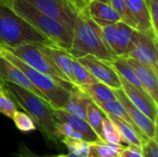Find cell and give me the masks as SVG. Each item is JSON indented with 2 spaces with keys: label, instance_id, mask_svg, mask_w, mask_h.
<instances>
[{
  "label": "cell",
  "instance_id": "6da1fadb",
  "mask_svg": "<svg viewBox=\"0 0 158 157\" xmlns=\"http://www.w3.org/2000/svg\"><path fill=\"white\" fill-rule=\"evenodd\" d=\"M2 86L13 102L31 118L37 129L43 133L46 143L59 149L61 142L56 132L57 119L54 116L52 105L17 84L2 82Z\"/></svg>",
  "mask_w": 158,
  "mask_h": 157
},
{
  "label": "cell",
  "instance_id": "7a4b0ae2",
  "mask_svg": "<svg viewBox=\"0 0 158 157\" xmlns=\"http://www.w3.org/2000/svg\"><path fill=\"white\" fill-rule=\"evenodd\" d=\"M68 52L76 59L86 55H92L111 62L116 56L106 44L100 27L91 19L87 5L78 14L72 30L71 46Z\"/></svg>",
  "mask_w": 158,
  "mask_h": 157
},
{
  "label": "cell",
  "instance_id": "3957f363",
  "mask_svg": "<svg viewBox=\"0 0 158 157\" xmlns=\"http://www.w3.org/2000/svg\"><path fill=\"white\" fill-rule=\"evenodd\" d=\"M26 43H54L31 26L10 6L7 0H0V45L13 48Z\"/></svg>",
  "mask_w": 158,
  "mask_h": 157
},
{
  "label": "cell",
  "instance_id": "277c9868",
  "mask_svg": "<svg viewBox=\"0 0 158 157\" xmlns=\"http://www.w3.org/2000/svg\"><path fill=\"white\" fill-rule=\"evenodd\" d=\"M10 6L31 26L48 38L55 46L69 51L71 46L72 31L47 16L26 0H7Z\"/></svg>",
  "mask_w": 158,
  "mask_h": 157
},
{
  "label": "cell",
  "instance_id": "5b68a950",
  "mask_svg": "<svg viewBox=\"0 0 158 157\" xmlns=\"http://www.w3.org/2000/svg\"><path fill=\"white\" fill-rule=\"evenodd\" d=\"M0 53L12 62L15 66L20 68L30 81L47 98L52 107L62 108L66 101L68 100L70 91L63 87L60 83L55 81L53 78L36 70L31 66L27 65L21 59L14 56L11 52L0 45Z\"/></svg>",
  "mask_w": 158,
  "mask_h": 157
},
{
  "label": "cell",
  "instance_id": "8992f818",
  "mask_svg": "<svg viewBox=\"0 0 158 157\" xmlns=\"http://www.w3.org/2000/svg\"><path fill=\"white\" fill-rule=\"evenodd\" d=\"M6 49L11 52L19 59H21L27 65L53 78L55 81H56L69 91H72L78 88L69 81V79L64 75V73L57 68L55 62L51 59V57H49L44 52H43L38 44L26 43L17 47Z\"/></svg>",
  "mask_w": 158,
  "mask_h": 157
},
{
  "label": "cell",
  "instance_id": "52a82bcc",
  "mask_svg": "<svg viewBox=\"0 0 158 157\" xmlns=\"http://www.w3.org/2000/svg\"><path fill=\"white\" fill-rule=\"evenodd\" d=\"M38 10L57 20L65 27L73 30L76 19L86 4L78 0H26Z\"/></svg>",
  "mask_w": 158,
  "mask_h": 157
},
{
  "label": "cell",
  "instance_id": "ba28073f",
  "mask_svg": "<svg viewBox=\"0 0 158 157\" xmlns=\"http://www.w3.org/2000/svg\"><path fill=\"white\" fill-rule=\"evenodd\" d=\"M157 53V41L138 30H134L129 49L123 56L137 60L158 74Z\"/></svg>",
  "mask_w": 158,
  "mask_h": 157
},
{
  "label": "cell",
  "instance_id": "9c48e42d",
  "mask_svg": "<svg viewBox=\"0 0 158 157\" xmlns=\"http://www.w3.org/2000/svg\"><path fill=\"white\" fill-rule=\"evenodd\" d=\"M77 59L90 70L98 81L106 84L114 90L121 89L119 75L110 62L100 59L92 55H86Z\"/></svg>",
  "mask_w": 158,
  "mask_h": 157
},
{
  "label": "cell",
  "instance_id": "30bf717a",
  "mask_svg": "<svg viewBox=\"0 0 158 157\" xmlns=\"http://www.w3.org/2000/svg\"><path fill=\"white\" fill-rule=\"evenodd\" d=\"M117 100L122 105L129 117L141 131V133L148 139H157V123L151 120L140 109H138L126 96L122 89L114 90Z\"/></svg>",
  "mask_w": 158,
  "mask_h": 157
},
{
  "label": "cell",
  "instance_id": "8fae6325",
  "mask_svg": "<svg viewBox=\"0 0 158 157\" xmlns=\"http://www.w3.org/2000/svg\"><path fill=\"white\" fill-rule=\"evenodd\" d=\"M121 89L129 100L151 120L157 123L158 104L143 89H140L120 77Z\"/></svg>",
  "mask_w": 158,
  "mask_h": 157
},
{
  "label": "cell",
  "instance_id": "7c38bea8",
  "mask_svg": "<svg viewBox=\"0 0 158 157\" xmlns=\"http://www.w3.org/2000/svg\"><path fill=\"white\" fill-rule=\"evenodd\" d=\"M0 81L1 82H11L17 84L32 93L36 94L45 102H48L47 98L30 81V80L26 77L23 71L15 66L12 62H10L7 58H6L0 53Z\"/></svg>",
  "mask_w": 158,
  "mask_h": 157
},
{
  "label": "cell",
  "instance_id": "4fadbf2b",
  "mask_svg": "<svg viewBox=\"0 0 158 157\" xmlns=\"http://www.w3.org/2000/svg\"><path fill=\"white\" fill-rule=\"evenodd\" d=\"M43 52H44L55 62L57 68L64 73L69 81L77 87L74 73H73V60L75 59L68 51L55 45L38 44Z\"/></svg>",
  "mask_w": 158,
  "mask_h": 157
},
{
  "label": "cell",
  "instance_id": "5bb4252c",
  "mask_svg": "<svg viewBox=\"0 0 158 157\" xmlns=\"http://www.w3.org/2000/svg\"><path fill=\"white\" fill-rule=\"evenodd\" d=\"M132 16L137 21L138 31L149 35L158 42V35L156 33L151 20L150 12L145 0H125Z\"/></svg>",
  "mask_w": 158,
  "mask_h": 157
},
{
  "label": "cell",
  "instance_id": "9a60e30c",
  "mask_svg": "<svg viewBox=\"0 0 158 157\" xmlns=\"http://www.w3.org/2000/svg\"><path fill=\"white\" fill-rule=\"evenodd\" d=\"M53 113H54L55 118L57 120L69 124L71 126V128L76 132L81 134L85 141H87L89 143L101 141L100 138L94 131V130L90 127V125L88 124V122L86 120H84L79 117H76L74 115H71L62 108L53 107Z\"/></svg>",
  "mask_w": 158,
  "mask_h": 157
},
{
  "label": "cell",
  "instance_id": "2e32d148",
  "mask_svg": "<svg viewBox=\"0 0 158 157\" xmlns=\"http://www.w3.org/2000/svg\"><path fill=\"white\" fill-rule=\"evenodd\" d=\"M127 60L135 71L143 90L158 104L157 73H156L151 68L138 62L133 58L127 57Z\"/></svg>",
  "mask_w": 158,
  "mask_h": 157
},
{
  "label": "cell",
  "instance_id": "e0dca14e",
  "mask_svg": "<svg viewBox=\"0 0 158 157\" xmlns=\"http://www.w3.org/2000/svg\"><path fill=\"white\" fill-rule=\"evenodd\" d=\"M91 19L100 27L114 24L121 20L118 13L109 5L99 0H92L87 4Z\"/></svg>",
  "mask_w": 158,
  "mask_h": 157
},
{
  "label": "cell",
  "instance_id": "ac0fdd59",
  "mask_svg": "<svg viewBox=\"0 0 158 157\" xmlns=\"http://www.w3.org/2000/svg\"><path fill=\"white\" fill-rule=\"evenodd\" d=\"M91 99L81 90L76 88L70 91V94L64 104L62 109L71 115L86 120V109Z\"/></svg>",
  "mask_w": 158,
  "mask_h": 157
},
{
  "label": "cell",
  "instance_id": "d6986e66",
  "mask_svg": "<svg viewBox=\"0 0 158 157\" xmlns=\"http://www.w3.org/2000/svg\"><path fill=\"white\" fill-rule=\"evenodd\" d=\"M79 89L81 90L86 95H88L89 98L95 104L108 103L117 100L114 89L100 81L81 86Z\"/></svg>",
  "mask_w": 158,
  "mask_h": 157
},
{
  "label": "cell",
  "instance_id": "ffe728a7",
  "mask_svg": "<svg viewBox=\"0 0 158 157\" xmlns=\"http://www.w3.org/2000/svg\"><path fill=\"white\" fill-rule=\"evenodd\" d=\"M134 30L135 29L126 24L122 20L117 22V31L114 46V54L116 55V56H121L126 55Z\"/></svg>",
  "mask_w": 158,
  "mask_h": 157
},
{
  "label": "cell",
  "instance_id": "44dd1931",
  "mask_svg": "<svg viewBox=\"0 0 158 157\" xmlns=\"http://www.w3.org/2000/svg\"><path fill=\"white\" fill-rule=\"evenodd\" d=\"M107 116L111 118V120L115 123V125L118 129L125 143H127L129 145H134V146L143 148V142H145L148 138L143 136L141 133L136 131L131 126H130L123 120H121L116 117L110 116V115H107Z\"/></svg>",
  "mask_w": 158,
  "mask_h": 157
},
{
  "label": "cell",
  "instance_id": "7402d4cb",
  "mask_svg": "<svg viewBox=\"0 0 158 157\" xmlns=\"http://www.w3.org/2000/svg\"><path fill=\"white\" fill-rule=\"evenodd\" d=\"M110 64L113 66V68L116 69L118 74L122 77L124 80L129 81L131 84L143 89V85L141 84L135 71L133 70L132 67L130 65V63L127 60V57L121 56H115L114 59L110 62Z\"/></svg>",
  "mask_w": 158,
  "mask_h": 157
},
{
  "label": "cell",
  "instance_id": "603a6c76",
  "mask_svg": "<svg viewBox=\"0 0 158 157\" xmlns=\"http://www.w3.org/2000/svg\"><path fill=\"white\" fill-rule=\"evenodd\" d=\"M124 146L103 141L90 143L88 157H118Z\"/></svg>",
  "mask_w": 158,
  "mask_h": 157
},
{
  "label": "cell",
  "instance_id": "cb8c5ba5",
  "mask_svg": "<svg viewBox=\"0 0 158 157\" xmlns=\"http://www.w3.org/2000/svg\"><path fill=\"white\" fill-rule=\"evenodd\" d=\"M105 112L92 100L89 102L86 109V121L94 131L97 134L101 141H103V117ZM104 142V141H103Z\"/></svg>",
  "mask_w": 158,
  "mask_h": 157
},
{
  "label": "cell",
  "instance_id": "d4e9b609",
  "mask_svg": "<svg viewBox=\"0 0 158 157\" xmlns=\"http://www.w3.org/2000/svg\"><path fill=\"white\" fill-rule=\"evenodd\" d=\"M106 114L116 117L121 120H123L124 122H126L127 124H129L130 126H131L136 131H138L139 133H141V131L138 130V128L135 126V124L132 122V120L131 119V118L129 117L128 113L126 112L125 108L122 106V105L118 101H111L108 103H103V104H96ZM142 134V133H141ZM143 135V134H142Z\"/></svg>",
  "mask_w": 158,
  "mask_h": 157
},
{
  "label": "cell",
  "instance_id": "484cf974",
  "mask_svg": "<svg viewBox=\"0 0 158 157\" xmlns=\"http://www.w3.org/2000/svg\"><path fill=\"white\" fill-rule=\"evenodd\" d=\"M61 143H63L68 148V154L66 155L69 157H88L90 143L75 138L64 137L61 138Z\"/></svg>",
  "mask_w": 158,
  "mask_h": 157
},
{
  "label": "cell",
  "instance_id": "4316f807",
  "mask_svg": "<svg viewBox=\"0 0 158 157\" xmlns=\"http://www.w3.org/2000/svg\"><path fill=\"white\" fill-rule=\"evenodd\" d=\"M103 141L110 143L123 144L125 143L118 129L111 118L105 113L103 117Z\"/></svg>",
  "mask_w": 158,
  "mask_h": 157
},
{
  "label": "cell",
  "instance_id": "83f0119b",
  "mask_svg": "<svg viewBox=\"0 0 158 157\" xmlns=\"http://www.w3.org/2000/svg\"><path fill=\"white\" fill-rule=\"evenodd\" d=\"M72 64L74 78L78 88L83 85H88L98 81V80L90 72V70L85 66H83L78 59L75 58Z\"/></svg>",
  "mask_w": 158,
  "mask_h": 157
},
{
  "label": "cell",
  "instance_id": "f1b7e54d",
  "mask_svg": "<svg viewBox=\"0 0 158 157\" xmlns=\"http://www.w3.org/2000/svg\"><path fill=\"white\" fill-rule=\"evenodd\" d=\"M105 3L109 4L120 16L121 20L130 25L135 30H138V24L131 12L130 11L125 0H105Z\"/></svg>",
  "mask_w": 158,
  "mask_h": 157
},
{
  "label": "cell",
  "instance_id": "f546056e",
  "mask_svg": "<svg viewBox=\"0 0 158 157\" xmlns=\"http://www.w3.org/2000/svg\"><path fill=\"white\" fill-rule=\"evenodd\" d=\"M16 128L22 132H30L37 130V127L31 118L24 112L16 111L12 118Z\"/></svg>",
  "mask_w": 158,
  "mask_h": 157
},
{
  "label": "cell",
  "instance_id": "4dcf8cb0",
  "mask_svg": "<svg viewBox=\"0 0 158 157\" xmlns=\"http://www.w3.org/2000/svg\"><path fill=\"white\" fill-rule=\"evenodd\" d=\"M16 111H17L16 104L8 96V94L6 93V92L4 90L2 86V82H0V113L12 119Z\"/></svg>",
  "mask_w": 158,
  "mask_h": 157
},
{
  "label": "cell",
  "instance_id": "1f68e13d",
  "mask_svg": "<svg viewBox=\"0 0 158 157\" xmlns=\"http://www.w3.org/2000/svg\"><path fill=\"white\" fill-rule=\"evenodd\" d=\"M100 31H101L102 37H103L106 44L114 53L115 37H116V31H117V23L109 24V25H106V26H102V27H100Z\"/></svg>",
  "mask_w": 158,
  "mask_h": 157
},
{
  "label": "cell",
  "instance_id": "d6a6232c",
  "mask_svg": "<svg viewBox=\"0 0 158 157\" xmlns=\"http://www.w3.org/2000/svg\"><path fill=\"white\" fill-rule=\"evenodd\" d=\"M144 157H158L157 139H147L143 144Z\"/></svg>",
  "mask_w": 158,
  "mask_h": 157
},
{
  "label": "cell",
  "instance_id": "836d02e7",
  "mask_svg": "<svg viewBox=\"0 0 158 157\" xmlns=\"http://www.w3.org/2000/svg\"><path fill=\"white\" fill-rule=\"evenodd\" d=\"M15 157H69L67 156L64 154H60V155H38L35 153H33L32 151H31V149L25 145V144H20L18 151L15 153L14 155Z\"/></svg>",
  "mask_w": 158,
  "mask_h": 157
},
{
  "label": "cell",
  "instance_id": "e575fe53",
  "mask_svg": "<svg viewBox=\"0 0 158 157\" xmlns=\"http://www.w3.org/2000/svg\"><path fill=\"white\" fill-rule=\"evenodd\" d=\"M148 9L150 12L153 28L158 35V0H148Z\"/></svg>",
  "mask_w": 158,
  "mask_h": 157
},
{
  "label": "cell",
  "instance_id": "d590c367",
  "mask_svg": "<svg viewBox=\"0 0 158 157\" xmlns=\"http://www.w3.org/2000/svg\"><path fill=\"white\" fill-rule=\"evenodd\" d=\"M118 157H144L143 153V148L134 145L124 146L121 150Z\"/></svg>",
  "mask_w": 158,
  "mask_h": 157
},
{
  "label": "cell",
  "instance_id": "8d00e7d4",
  "mask_svg": "<svg viewBox=\"0 0 158 157\" xmlns=\"http://www.w3.org/2000/svg\"><path fill=\"white\" fill-rule=\"evenodd\" d=\"M78 1H80V2H81V3H83V4H88L90 1H92V0H78Z\"/></svg>",
  "mask_w": 158,
  "mask_h": 157
},
{
  "label": "cell",
  "instance_id": "74e56055",
  "mask_svg": "<svg viewBox=\"0 0 158 157\" xmlns=\"http://www.w3.org/2000/svg\"><path fill=\"white\" fill-rule=\"evenodd\" d=\"M145 2H146V4H147V6H148V0H145Z\"/></svg>",
  "mask_w": 158,
  "mask_h": 157
},
{
  "label": "cell",
  "instance_id": "f35d334b",
  "mask_svg": "<svg viewBox=\"0 0 158 157\" xmlns=\"http://www.w3.org/2000/svg\"><path fill=\"white\" fill-rule=\"evenodd\" d=\"M0 82H1V81H0Z\"/></svg>",
  "mask_w": 158,
  "mask_h": 157
}]
</instances>
